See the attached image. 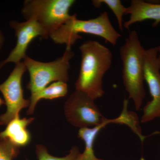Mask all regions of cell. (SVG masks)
Here are the masks:
<instances>
[{
    "label": "cell",
    "mask_w": 160,
    "mask_h": 160,
    "mask_svg": "<svg viewBox=\"0 0 160 160\" xmlns=\"http://www.w3.org/2000/svg\"><path fill=\"white\" fill-rule=\"evenodd\" d=\"M81 62L75 90L82 92L96 100L104 95L103 78L111 67L112 55L106 46L94 40H88L79 47Z\"/></svg>",
    "instance_id": "obj_1"
},
{
    "label": "cell",
    "mask_w": 160,
    "mask_h": 160,
    "mask_svg": "<svg viewBox=\"0 0 160 160\" xmlns=\"http://www.w3.org/2000/svg\"><path fill=\"white\" fill-rule=\"evenodd\" d=\"M4 42H5V37L2 32L0 30V51L4 46Z\"/></svg>",
    "instance_id": "obj_17"
},
{
    "label": "cell",
    "mask_w": 160,
    "mask_h": 160,
    "mask_svg": "<svg viewBox=\"0 0 160 160\" xmlns=\"http://www.w3.org/2000/svg\"><path fill=\"white\" fill-rule=\"evenodd\" d=\"M157 47L145 49L144 55V78L152 100L143 108L141 122L145 123L160 118V67Z\"/></svg>",
    "instance_id": "obj_8"
},
{
    "label": "cell",
    "mask_w": 160,
    "mask_h": 160,
    "mask_svg": "<svg viewBox=\"0 0 160 160\" xmlns=\"http://www.w3.org/2000/svg\"><path fill=\"white\" fill-rule=\"evenodd\" d=\"M0 126H2V125H1V123H0Z\"/></svg>",
    "instance_id": "obj_20"
},
{
    "label": "cell",
    "mask_w": 160,
    "mask_h": 160,
    "mask_svg": "<svg viewBox=\"0 0 160 160\" xmlns=\"http://www.w3.org/2000/svg\"><path fill=\"white\" fill-rule=\"evenodd\" d=\"M74 0H26L22 13L26 20H36L49 35L72 17L69 10Z\"/></svg>",
    "instance_id": "obj_5"
},
{
    "label": "cell",
    "mask_w": 160,
    "mask_h": 160,
    "mask_svg": "<svg viewBox=\"0 0 160 160\" xmlns=\"http://www.w3.org/2000/svg\"><path fill=\"white\" fill-rule=\"evenodd\" d=\"M92 2L96 8H100L103 4L108 6L115 16L120 30L123 31V17L126 14L127 8L123 6L120 0H93Z\"/></svg>",
    "instance_id": "obj_14"
},
{
    "label": "cell",
    "mask_w": 160,
    "mask_h": 160,
    "mask_svg": "<svg viewBox=\"0 0 160 160\" xmlns=\"http://www.w3.org/2000/svg\"><path fill=\"white\" fill-rule=\"evenodd\" d=\"M9 24L10 27L14 30L17 39L16 45L8 57L0 62V69L8 63L16 64L24 60L27 56L26 52L29 45L35 38L41 37L47 39L49 38L46 30L34 19L26 20L21 22L12 20Z\"/></svg>",
    "instance_id": "obj_9"
},
{
    "label": "cell",
    "mask_w": 160,
    "mask_h": 160,
    "mask_svg": "<svg viewBox=\"0 0 160 160\" xmlns=\"http://www.w3.org/2000/svg\"><path fill=\"white\" fill-rule=\"evenodd\" d=\"M81 33L100 37L113 46L122 37L112 26L108 12L105 11L98 17L88 20L78 19L76 14L72 15L70 19L50 33L49 38L56 44L65 45L66 48L71 49L78 40L82 38Z\"/></svg>",
    "instance_id": "obj_3"
},
{
    "label": "cell",
    "mask_w": 160,
    "mask_h": 160,
    "mask_svg": "<svg viewBox=\"0 0 160 160\" xmlns=\"http://www.w3.org/2000/svg\"><path fill=\"white\" fill-rule=\"evenodd\" d=\"M126 14L129 15V19L123 24L126 29H129L135 23L148 20H153L152 26L155 27L160 23V4L132 0L126 9Z\"/></svg>",
    "instance_id": "obj_10"
},
{
    "label": "cell",
    "mask_w": 160,
    "mask_h": 160,
    "mask_svg": "<svg viewBox=\"0 0 160 160\" xmlns=\"http://www.w3.org/2000/svg\"><path fill=\"white\" fill-rule=\"evenodd\" d=\"M4 102H3V104H4ZM3 104H2V105H3ZM1 106H2V105H1Z\"/></svg>",
    "instance_id": "obj_21"
},
{
    "label": "cell",
    "mask_w": 160,
    "mask_h": 160,
    "mask_svg": "<svg viewBox=\"0 0 160 160\" xmlns=\"http://www.w3.org/2000/svg\"><path fill=\"white\" fill-rule=\"evenodd\" d=\"M72 49L66 48L61 57L48 62H39L26 56L23 62L29 71L30 80L26 86L31 95L36 94L52 82L69 80L70 62L74 56Z\"/></svg>",
    "instance_id": "obj_4"
},
{
    "label": "cell",
    "mask_w": 160,
    "mask_h": 160,
    "mask_svg": "<svg viewBox=\"0 0 160 160\" xmlns=\"http://www.w3.org/2000/svg\"><path fill=\"white\" fill-rule=\"evenodd\" d=\"M68 91L67 83L62 82H54L47 86L42 90L30 97V104L27 114L32 115L34 112L38 102L41 99L53 100L63 97L67 94Z\"/></svg>",
    "instance_id": "obj_13"
},
{
    "label": "cell",
    "mask_w": 160,
    "mask_h": 160,
    "mask_svg": "<svg viewBox=\"0 0 160 160\" xmlns=\"http://www.w3.org/2000/svg\"><path fill=\"white\" fill-rule=\"evenodd\" d=\"M23 62L15 64L14 69L4 82L0 84L2 92L6 106V111L0 116V123L7 125L24 108L29 107L30 99L24 97L22 78L26 71Z\"/></svg>",
    "instance_id": "obj_7"
},
{
    "label": "cell",
    "mask_w": 160,
    "mask_h": 160,
    "mask_svg": "<svg viewBox=\"0 0 160 160\" xmlns=\"http://www.w3.org/2000/svg\"><path fill=\"white\" fill-rule=\"evenodd\" d=\"M145 51L135 30L129 32L120 49L123 65V84L137 110L141 109L146 96L144 85Z\"/></svg>",
    "instance_id": "obj_2"
},
{
    "label": "cell",
    "mask_w": 160,
    "mask_h": 160,
    "mask_svg": "<svg viewBox=\"0 0 160 160\" xmlns=\"http://www.w3.org/2000/svg\"><path fill=\"white\" fill-rule=\"evenodd\" d=\"M19 148L7 139L0 138V160H12L19 153Z\"/></svg>",
    "instance_id": "obj_16"
},
{
    "label": "cell",
    "mask_w": 160,
    "mask_h": 160,
    "mask_svg": "<svg viewBox=\"0 0 160 160\" xmlns=\"http://www.w3.org/2000/svg\"><path fill=\"white\" fill-rule=\"evenodd\" d=\"M158 60L159 62L160 67V53L158 55Z\"/></svg>",
    "instance_id": "obj_18"
},
{
    "label": "cell",
    "mask_w": 160,
    "mask_h": 160,
    "mask_svg": "<svg viewBox=\"0 0 160 160\" xmlns=\"http://www.w3.org/2000/svg\"><path fill=\"white\" fill-rule=\"evenodd\" d=\"M159 53H160V46H158L157 47Z\"/></svg>",
    "instance_id": "obj_19"
},
{
    "label": "cell",
    "mask_w": 160,
    "mask_h": 160,
    "mask_svg": "<svg viewBox=\"0 0 160 160\" xmlns=\"http://www.w3.org/2000/svg\"><path fill=\"white\" fill-rule=\"evenodd\" d=\"M64 112L68 122L80 129L99 126L106 119L94 100L86 93L77 90L66 101Z\"/></svg>",
    "instance_id": "obj_6"
},
{
    "label": "cell",
    "mask_w": 160,
    "mask_h": 160,
    "mask_svg": "<svg viewBox=\"0 0 160 160\" xmlns=\"http://www.w3.org/2000/svg\"><path fill=\"white\" fill-rule=\"evenodd\" d=\"M34 120L33 118H20L18 115L0 132V138L7 139L19 148L27 146L31 142V136L27 127Z\"/></svg>",
    "instance_id": "obj_11"
},
{
    "label": "cell",
    "mask_w": 160,
    "mask_h": 160,
    "mask_svg": "<svg viewBox=\"0 0 160 160\" xmlns=\"http://www.w3.org/2000/svg\"><path fill=\"white\" fill-rule=\"evenodd\" d=\"M36 153L38 160H75L80 152L79 148L74 146L66 156L56 157L49 154L46 146L42 145H38L36 147Z\"/></svg>",
    "instance_id": "obj_15"
},
{
    "label": "cell",
    "mask_w": 160,
    "mask_h": 160,
    "mask_svg": "<svg viewBox=\"0 0 160 160\" xmlns=\"http://www.w3.org/2000/svg\"><path fill=\"white\" fill-rule=\"evenodd\" d=\"M111 123H113V120L106 119L99 126L80 129L78 132V137L85 142V149L82 153L80 152L75 160H103L97 157L95 155L93 149L95 140L101 129Z\"/></svg>",
    "instance_id": "obj_12"
}]
</instances>
